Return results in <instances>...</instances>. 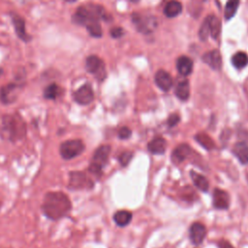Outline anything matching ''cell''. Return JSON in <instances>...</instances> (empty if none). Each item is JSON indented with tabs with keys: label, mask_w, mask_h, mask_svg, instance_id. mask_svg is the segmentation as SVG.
<instances>
[{
	"label": "cell",
	"mask_w": 248,
	"mask_h": 248,
	"mask_svg": "<svg viewBox=\"0 0 248 248\" xmlns=\"http://www.w3.org/2000/svg\"><path fill=\"white\" fill-rule=\"evenodd\" d=\"M109 16L106 10L96 4H84L79 6L72 16L75 24L84 26L92 37L100 38L103 35L100 20H108Z\"/></svg>",
	"instance_id": "6da1fadb"
},
{
	"label": "cell",
	"mask_w": 248,
	"mask_h": 248,
	"mask_svg": "<svg viewBox=\"0 0 248 248\" xmlns=\"http://www.w3.org/2000/svg\"><path fill=\"white\" fill-rule=\"evenodd\" d=\"M41 209L47 219L58 221L71 212L72 202L64 192L50 191L45 195Z\"/></svg>",
	"instance_id": "7a4b0ae2"
},
{
	"label": "cell",
	"mask_w": 248,
	"mask_h": 248,
	"mask_svg": "<svg viewBox=\"0 0 248 248\" xmlns=\"http://www.w3.org/2000/svg\"><path fill=\"white\" fill-rule=\"evenodd\" d=\"M27 127L24 119L18 113L5 114L1 118L0 136L11 142L22 140L26 135Z\"/></svg>",
	"instance_id": "3957f363"
},
{
	"label": "cell",
	"mask_w": 248,
	"mask_h": 248,
	"mask_svg": "<svg viewBox=\"0 0 248 248\" xmlns=\"http://www.w3.org/2000/svg\"><path fill=\"white\" fill-rule=\"evenodd\" d=\"M110 146L109 145H101L99 146L91 159V162L88 167V170L91 174L100 177L103 173V169L108 163V159L110 153Z\"/></svg>",
	"instance_id": "277c9868"
},
{
	"label": "cell",
	"mask_w": 248,
	"mask_h": 248,
	"mask_svg": "<svg viewBox=\"0 0 248 248\" xmlns=\"http://www.w3.org/2000/svg\"><path fill=\"white\" fill-rule=\"evenodd\" d=\"M85 146L81 140L75 139V140H68L61 142L59 146V154L64 160H72L75 157L80 155Z\"/></svg>",
	"instance_id": "5b68a950"
},
{
	"label": "cell",
	"mask_w": 248,
	"mask_h": 248,
	"mask_svg": "<svg viewBox=\"0 0 248 248\" xmlns=\"http://www.w3.org/2000/svg\"><path fill=\"white\" fill-rule=\"evenodd\" d=\"M94 187L93 180L83 171L73 170L69 172V183L68 188L77 190H91Z\"/></svg>",
	"instance_id": "8992f818"
},
{
	"label": "cell",
	"mask_w": 248,
	"mask_h": 248,
	"mask_svg": "<svg viewBox=\"0 0 248 248\" xmlns=\"http://www.w3.org/2000/svg\"><path fill=\"white\" fill-rule=\"evenodd\" d=\"M133 23L139 32L143 34L151 33L157 27V19L153 16H141L133 14Z\"/></svg>",
	"instance_id": "52a82bcc"
},
{
	"label": "cell",
	"mask_w": 248,
	"mask_h": 248,
	"mask_svg": "<svg viewBox=\"0 0 248 248\" xmlns=\"http://www.w3.org/2000/svg\"><path fill=\"white\" fill-rule=\"evenodd\" d=\"M85 69L88 73L92 74L98 80H103L106 78V67L104 61L96 56L90 55L85 60Z\"/></svg>",
	"instance_id": "ba28073f"
},
{
	"label": "cell",
	"mask_w": 248,
	"mask_h": 248,
	"mask_svg": "<svg viewBox=\"0 0 248 248\" xmlns=\"http://www.w3.org/2000/svg\"><path fill=\"white\" fill-rule=\"evenodd\" d=\"M21 84H18L16 82H11L8 83L0 88V101L1 103L5 105H10L14 103L16 98L18 91L21 88Z\"/></svg>",
	"instance_id": "9c48e42d"
},
{
	"label": "cell",
	"mask_w": 248,
	"mask_h": 248,
	"mask_svg": "<svg viewBox=\"0 0 248 248\" xmlns=\"http://www.w3.org/2000/svg\"><path fill=\"white\" fill-rule=\"evenodd\" d=\"M73 97L75 102L78 105L86 106L94 100V92L91 85L89 83H85L74 92Z\"/></svg>",
	"instance_id": "30bf717a"
},
{
	"label": "cell",
	"mask_w": 248,
	"mask_h": 248,
	"mask_svg": "<svg viewBox=\"0 0 248 248\" xmlns=\"http://www.w3.org/2000/svg\"><path fill=\"white\" fill-rule=\"evenodd\" d=\"M11 18L13 25L15 27V31L17 35V37L23 41V42H28L31 40V37L28 35L26 32V26H25V20L23 17H21L18 14L16 13H11Z\"/></svg>",
	"instance_id": "8fae6325"
},
{
	"label": "cell",
	"mask_w": 248,
	"mask_h": 248,
	"mask_svg": "<svg viewBox=\"0 0 248 248\" xmlns=\"http://www.w3.org/2000/svg\"><path fill=\"white\" fill-rule=\"evenodd\" d=\"M189 233H190V238L191 241L194 244H201L202 240L204 239L205 233H206V229L203 224L195 222L191 225L189 229Z\"/></svg>",
	"instance_id": "7c38bea8"
},
{
	"label": "cell",
	"mask_w": 248,
	"mask_h": 248,
	"mask_svg": "<svg viewBox=\"0 0 248 248\" xmlns=\"http://www.w3.org/2000/svg\"><path fill=\"white\" fill-rule=\"evenodd\" d=\"M202 61L215 71L220 70L222 66V58L218 49H213L205 52L202 55Z\"/></svg>",
	"instance_id": "4fadbf2b"
},
{
	"label": "cell",
	"mask_w": 248,
	"mask_h": 248,
	"mask_svg": "<svg viewBox=\"0 0 248 248\" xmlns=\"http://www.w3.org/2000/svg\"><path fill=\"white\" fill-rule=\"evenodd\" d=\"M230 204V197L224 190L216 188L213 192V206L216 209H227Z\"/></svg>",
	"instance_id": "5bb4252c"
},
{
	"label": "cell",
	"mask_w": 248,
	"mask_h": 248,
	"mask_svg": "<svg viewBox=\"0 0 248 248\" xmlns=\"http://www.w3.org/2000/svg\"><path fill=\"white\" fill-rule=\"evenodd\" d=\"M155 82L161 90L167 92L172 86V78L168 72L159 70L155 75Z\"/></svg>",
	"instance_id": "9a60e30c"
},
{
	"label": "cell",
	"mask_w": 248,
	"mask_h": 248,
	"mask_svg": "<svg viewBox=\"0 0 248 248\" xmlns=\"http://www.w3.org/2000/svg\"><path fill=\"white\" fill-rule=\"evenodd\" d=\"M232 153L241 164H248V144L245 141L235 143L232 147Z\"/></svg>",
	"instance_id": "2e32d148"
},
{
	"label": "cell",
	"mask_w": 248,
	"mask_h": 248,
	"mask_svg": "<svg viewBox=\"0 0 248 248\" xmlns=\"http://www.w3.org/2000/svg\"><path fill=\"white\" fill-rule=\"evenodd\" d=\"M167 147V141L162 137L154 138L147 144V149L152 154H163Z\"/></svg>",
	"instance_id": "e0dca14e"
},
{
	"label": "cell",
	"mask_w": 248,
	"mask_h": 248,
	"mask_svg": "<svg viewBox=\"0 0 248 248\" xmlns=\"http://www.w3.org/2000/svg\"><path fill=\"white\" fill-rule=\"evenodd\" d=\"M191 152V147L185 143L178 145L175 149H173L171 153V160L173 163H180L184 161Z\"/></svg>",
	"instance_id": "ac0fdd59"
},
{
	"label": "cell",
	"mask_w": 248,
	"mask_h": 248,
	"mask_svg": "<svg viewBox=\"0 0 248 248\" xmlns=\"http://www.w3.org/2000/svg\"><path fill=\"white\" fill-rule=\"evenodd\" d=\"M176 68L180 75L188 76L193 70V61L188 56H180L176 60Z\"/></svg>",
	"instance_id": "d6986e66"
},
{
	"label": "cell",
	"mask_w": 248,
	"mask_h": 248,
	"mask_svg": "<svg viewBox=\"0 0 248 248\" xmlns=\"http://www.w3.org/2000/svg\"><path fill=\"white\" fill-rule=\"evenodd\" d=\"M175 96L181 100V101H186L188 100L190 96V86L189 82L187 79H181L178 81L175 87Z\"/></svg>",
	"instance_id": "ffe728a7"
},
{
	"label": "cell",
	"mask_w": 248,
	"mask_h": 248,
	"mask_svg": "<svg viewBox=\"0 0 248 248\" xmlns=\"http://www.w3.org/2000/svg\"><path fill=\"white\" fill-rule=\"evenodd\" d=\"M190 176L193 180V183L199 190H201L202 192H207V190L209 188V183L205 176H203L194 170L190 171Z\"/></svg>",
	"instance_id": "44dd1931"
},
{
	"label": "cell",
	"mask_w": 248,
	"mask_h": 248,
	"mask_svg": "<svg viewBox=\"0 0 248 248\" xmlns=\"http://www.w3.org/2000/svg\"><path fill=\"white\" fill-rule=\"evenodd\" d=\"M182 12V5L180 2L171 0L168 2L164 8V14L168 17H174Z\"/></svg>",
	"instance_id": "7402d4cb"
},
{
	"label": "cell",
	"mask_w": 248,
	"mask_h": 248,
	"mask_svg": "<svg viewBox=\"0 0 248 248\" xmlns=\"http://www.w3.org/2000/svg\"><path fill=\"white\" fill-rule=\"evenodd\" d=\"M62 88L57 83L48 84L44 90V98L46 100H56L62 95Z\"/></svg>",
	"instance_id": "603a6c76"
},
{
	"label": "cell",
	"mask_w": 248,
	"mask_h": 248,
	"mask_svg": "<svg viewBox=\"0 0 248 248\" xmlns=\"http://www.w3.org/2000/svg\"><path fill=\"white\" fill-rule=\"evenodd\" d=\"M113 220L120 227L127 226L132 220V213L127 210H118L113 215Z\"/></svg>",
	"instance_id": "cb8c5ba5"
},
{
	"label": "cell",
	"mask_w": 248,
	"mask_h": 248,
	"mask_svg": "<svg viewBox=\"0 0 248 248\" xmlns=\"http://www.w3.org/2000/svg\"><path fill=\"white\" fill-rule=\"evenodd\" d=\"M232 63L234 68L240 70L247 66L248 64V55L243 51H238L234 53L232 57Z\"/></svg>",
	"instance_id": "d4e9b609"
},
{
	"label": "cell",
	"mask_w": 248,
	"mask_h": 248,
	"mask_svg": "<svg viewBox=\"0 0 248 248\" xmlns=\"http://www.w3.org/2000/svg\"><path fill=\"white\" fill-rule=\"evenodd\" d=\"M195 140L206 150H212L215 147V143L213 140L204 133H199L195 136Z\"/></svg>",
	"instance_id": "484cf974"
},
{
	"label": "cell",
	"mask_w": 248,
	"mask_h": 248,
	"mask_svg": "<svg viewBox=\"0 0 248 248\" xmlns=\"http://www.w3.org/2000/svg\"><path fill=\"white\" fill-rule=\"evenodd\" d=\"M209 27H210V36L213 39H217L220 35L221 31V23L220 20L217 16L210 15V22H209Z\"/></svg>",
	"instance_id": "4316f807"
},
{
	"label": "cell",
	"mask_w": 248,
	"mask_h": 248,
	"mask_svg": "<svg viewBox=\"0 0 248 248\" xmlns=\"http://www.w3.org/2000/svg\"><path fill=\"white\" fill-rule=\"evenodd\" d=\"M239 5V0H228L225 7V18H232L237 11Z\"/></svg>",
	"instance_id": "83f0119b"
},
{
	"label": "cell",
	"mask_w": 248,
	"mask_h": 248,
	"mask_svg": "<svg viewBox=\"0 0 248 248\" xmlns=\"http://www.w3.org/2000/svg\"><path fill=\"white\" fill-rule=\"evenodd\" d=\"M209 22H210V15L207 16L201 25L200 31H199V37L202 41H206L209 33H210V27H209Z\"/></svg>",
	"instance_id": "f1b7e54d"
},
{
	"label": "cell",
	"mask_w": 248,
	"mask_h": 248,
	"mask_svg": "<svg viewBox=\"0 0 248 248\" xmlns=\"http://www.w3.org/2000/svg\"><path fill=\"white\" fill-rule=\"evenodd\" d=\"M133 155H134V153L131 152V151L122 152V153L118 156V161H119V163L121 164V166H122V167H126V166L130 163V161L132 160Z\"/></svg>",
	"instance_id": "f546056e"
},
{
	"label": "cell",
	"mask_w": 248,
	"mask_h": 248,
	"mask_svg": "<svg viewBox=\"0 0 248 248\" xmlns=\"http://www.w3.org/2000/svg\"><path fill=\"white\" fill-rule=\"evenodd\" d=\"M131 135H132L131 129L128 128V127H125V126L122 127V128H120V130L118 131V137H119V139H121V140L129 139V138L131 137Z\"/></svg>",
	"instance_id": "4dcf8cb0"
},
{
	"label": "cell",
	"mask_w": 248,
	"mask_h": 248,
	"mask_svg": "<svg viewBox=\"0 0 248 248\" xmlns=\"http://www.w3.org/2000/svg\"><path fill=\"white\" fill-rule=\"evenodd\" d=\"M179 121H180V116L176 113H172L168 118V125H169V127H173V126L177 125L179 123Z\"/></svg>",
	"instance_id": "1f68e13d"
},
{
	"label": "cell",
	"mask_w": 248,
	"mask_h": 248,
	"mask_svg": "<svg viewBox=\"0 0 248 248\" xmlns=\"http://www.w3.org/2000/svg\"><path fill=\"white\" fill-rule=\"evenodd\" d=\"M124 35V30L121 27H114L110 30V36L114 39H118Z\"/></svg>",
	"instance_id": "d6a6232c"
},
{
	"label": "cell",
	"mask_w": 248,
	"mask_h": 248,
	"mask_svg": "<svg viewBox=\"0 0 248 248\" xmlns=\"http://www.w3.org/2000/svg\"><path fill=\"white\" fill-rule=\"evenodd\" d=\"M218 246H219V248H233V247L232 246V244H231L230 242L226 241V240H221V241H219Z\"/></svg>",
	"instance_id": "836d02e7"
},
{
	"label": "cell",
	"mask_w": 248,
	"mask_h": 248,
	"mask_svg": "<svg viewBox=\"0 0 248 248\" xmlns=\"http://www.w3.org/2000/svg\"><path fill=\"white\" fill-rule=\"evenodd\" d=\"M64 1H66V2H69V3H74V2H76L77 0H64Z\"/></svg>",
	"instance_id": "e575fe53"
},
{
	"label": "cell",
	"mask_w": 248,
	"mask_h": 248,
	"mask_svg": "<svg viewBox=\"0 0 248 248\" xmlns=\"http://www.w3.org/2000/svg\"><path fill=\"white\" fill-rule=\"evenodd\" d=\"M131 1H132V2H138L139 0H131Z\"/></svg>",
	"instance_id": "d590c367"
},
{
	"label": "cell",
	"mask_w": 248,
	"mask_h": 248,
	"mask_svg": "<svg viewBox=\"0 0 248 248\" xmlns=\"http://www.w3.org/2000/svg\"><path fill=\"white\" fill-rule=\"evenodd\" d=\"M0 207H1V205H0Z\"/></svg>",
	"instance_id": "8d00e7d4"
}]
</instances>
